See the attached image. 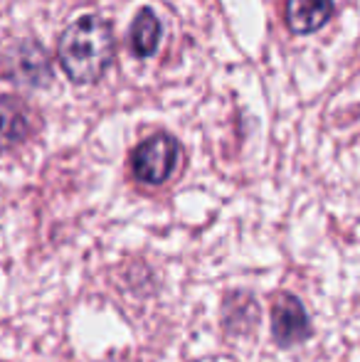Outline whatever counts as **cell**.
<instances>
[{
	"label": "cell",
	"instance_id": "6da1fadb",
	"mask_svg": "<svg viewBox=\"0 0 360 362\" xmlns=\"http://www.w3.org/2000/svg\"><path fill=\"white\" fill-rule=\"evenodd\" d=\"M57 59L74 84H91L101 79L114 59V35L109 23L96 15L77 18L59 37Z\"/></svg>",
	"mask_w": 360,
	"mask_h": 362
},
{
	"label": "cell",
	"instance_id": "5b68a950",
	"mask_svg": "<svg viewBox=\"0 0 360 362\" xmlns=\"http://www.w3.org/2000/svg\"><path fill=\"white\" fill-rule=\"evenodd\" d=\"M33 131L30 111L15 96H0V151L20 146Z\"/></svg>",
	"mask_w": 360,
	"mask_h": 362
},
{
	"label": "cell",
	"instance_id": "277c9868",
	"mask_svg": "<svg viewBox=\"0 0 360 362\" xmlns=\"http://www.w3.org/2000/svg\"><path fill=\"white\" fill-rule=\"evenodd\" d=\"M10 64H13V76L25 86H45L52 76L45 49L33 42H20L15 47V59Z\"/></svg>",
	"mask_w": 360,
	"mask_h": 362
},
{
	"label": "cell",
	"instance_id": "3957f363",
	"mask_svg": "<svg viewBox=\"0 0 360 362\" xmlns=\"http://www.w3.org/2000/svg\"><path fill=\"white\" fill-rule=\"evenodd\" d=\"M272 338L279 348H294L311 338V320L294 293H279L272 303Z\"/></svg>",
	"mask_w": 360,
	"mask_h": 362
},
{
	"label": "cell",
	"instance_id": "52a82bcc",
	"mask_svg": "<svg viewBox=\"0 0 360 362\" xmlns=\"http://www.w3.org/2000/svg\"><path fill=\"white\" fill-rule=\"evenodd\" d=\"M161 35H163V25H161L158 15L151 8H141L131 25V47L139 57H151L156 54L161 45Z\"/></svg>",
	"mask_w": 360,
	"mask_h": 362
},
{
	"label": "cell",
	"instance_id": "8992f818",
	"mask_svg": "<svg viewBox=\"0 0 360 362\" xmlns=\"http://www.w3.org/2000/svg\"><path fill=\"white\" fill-rule=\"evenodd\" d=\"M333 15V0H289L286 23L291 33L308 35L321 30Z\"/></svg>",
	"mask_w": 360,
	"mask_h": 362
},
{
	"label": "cell",
	"instance_id": "7a4b0ae2",
	"mask_svg": "<svg viewBox=\"0 0 360 362\" xmlns=\"http://www.w3.org/2000/svg\"><path fill=\"white\" fill-rule=\"evenodd\" d=\"M180 160V146L173 136L156 134L131 153V173L144 185H163Z\"/></svg>",
	"mask_w": 360,
	"mask_h": 362
}]
</instances>
